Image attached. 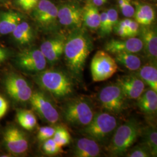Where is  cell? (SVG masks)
Returning a JSON list of instances; mask_svg holds the SVG:
<instances>
[{
  "instance_id": "obj_1",
  "label": "cell",
  "mask_w": 157,
  "mask_h": 157,
  "mask_svg": "<svg viewBox=\"0 0 157 157\" xmlns=\"http://www.w3.org/2000/svg\"><path fill=\"white\" fill-rule=\"evenodd\" d=\"M92 48V42L88 34L78 29L65 40L63 54L67 69L73 78L80 80Z\"/></svg>"
},
{
  "instance_id": "obj_2",
  "label": "cell",
  "mask_w": 157,
  "mask_h": 157,
  "mask_svg": "<svg viewBox=\"0 0 157 157\" xmlns=\"http://www.w3.org/2000/svg\"><path fill=\"white\" fill-rule=\"evenodd\" d=\"M34 80L41 89L49 93L58 100L67 99L74 93L72 76L62 70L44 69L36 73Z\"/></svg>"
},
{
  "instance_id": "obj_3",
  "label": "cell",
  "mask_w": 157,
  "mask_h": 157,
  "mask_svg": "<svg viewBox=\"0 0 157 157\" xmlns=\"http://www.w3.org/2000/svg\"><path fill=\"white\" fill-rule=\"evenodd\" d=\"M141 129L135 118H131L118 126L109 140L107 151L112 156L124 155L140 136Z\"/></svg>"
},
{
  "instance_id": "obj_4",
  "label": "cell",
  "mask_w": 157,
  "mask_h": 157,
  "mask_svg": "<svg viewBox=\"0 0 157 157\" xmlns=\"http://www.w3.org/2000/svg\"><path fill=\"white\" fill-rule=\"evenodd\" d=\"M63 118L67 124L73 127L84 128L95 115L93 102L85 96L68 100L63 107Z\"/></svg>"
},
{
  "instance_id": "obj_5",
  "label": "cell",
  "mask_w": 157,
  "mask_h": 157,
  "mask_svg": "<svg viewBox=\"0 0 157 157\" xmlns=\"http://www.w3.org/2000/svg\"><path fill=\"white\" fill-rule=\"evenodd\" d=\"M118 124L115 115L105 111L97 112L90 123L82 128L81 132L100 144H105L111 139Z\"/></svg>"
},
{
  "instance_id": "obj_6",
  "label": "cell",
  "mask_w": 157,
  "mask_h": 157,
  "mask_svg": "<svg viewBox=\"0 0 157 157\" xmlns=\"http://www.w3.org/2000/svg\"><path fill=\"white\" fill-rule=\"evenodd\" d=\"M126 98L117 83L103 87L98 94V100L105 112L119 114L126 108Z\"/></svg>"
},
{
  "instance_id": "obj_7",
  "label": "cell",
  "mask_w": 157,
  "mask_h": 157,
  "mask_svg": "<svg viewBox=\"0 0 157 157\" xmlns=\"http://www.w3.org/2000/svg\"><path fill=\"white\" fill-rule=\"evenodd\" d=\"M118 63L107 51L96 52L91 62V73L95 82H103L111 78L118 71Z\"/></svg>"
},
{
  "instance_id": "obj_8",
  "label": "cell",
  "mask_w": 157,
  "mask_h": 157,
  "mask_svg": "<svg viewBox=\"0 0 157 157\" xmlns=\"http://www.w3.org/2000/svg\"><path fill=\"white\" fill-rule=\"evenodd\" d=\"M29 101L34 111L43 121L51 124H54L59 121V112L52 101L44 92L34 91Z\"/></svg>"
},
{
  "instance_id": "obj_9",
  "label": "cell",
  "mask_w": 157,
  "mask_h": 157,
  "mask_svg": "<svg viewBox=\"0 0 157 157\" xmlns=\"http://www.w3.org/2000/svg\"><path fill=\"white\" fill-rule=\"evenodd\" d=\"M4 85L8 94L18 102L29 101L33 93L26 80L17 73L8 74L4 81Z\"/></svg>"
},
{
  "instance_id": "obj_10",
  "label": "cell",
  "mask_w": 157,
  "mask_h": 157,
  "mask_svg": "<svg viewBox=\"0 0 157 157\" xmlns=\"http://www.w3.org/2000/svg\"><path fill=\"white\" fill-rule=\"evenodd\" d=\"M17 67L30 73H37L44 71L47 67V60L40 49L23 51L17 58Z\"/></svg>"
},
{
  "instance_id": "obj_11",
  "label": "cell",
  "mask_w": 157,
  "mask_h": 157,
  "mask_svg": "<svg viewBox=\"0 0 157 157\" xmlns=\"http://www.w3.org/2000/svg\"><path fill=\"white\" fill-rule=\"evenodd\" d=\"M4 141L6 149L13 154H23L28 150V140L26 136L22 130L15 127L6 130Z\"/></svg>"
},
{
  "instance_id": "obj_12",
  "label": "cell",
  "mask_w": 157,
  "mask_h": 157,
  "mask_svg": "<svg viewBox=\"0 0 157 157\" xmlns=\"http://www.w3.org/2000/svg\"><path fill=\"white\" fill-rule=\"evenodd\" d=\"M58 19L66 27L79 29L83 23V10L75 4H66L58 8Z\"/></svg>"
},
{
  "instance_id": "obj_13",
  "label": "cell",
  "mask_w": 157,
  "mask_h": 157,
  "mask_svg": "<svg viewBox=\"0 0 157 157\" xmlns=\"http://www.w3.org/2000/svg\"><path fill=\"white\" fill-rule=\"evenodd\" d=\"M117 83L120 86L126 98L137 100L145 90L146 84L137 75H124L117 79Z\"/></svg>"
},
{
  "instance_id": "obj_14",
  "label": "cell",
  "mask_w": 157,
  "mask_h": 157,
  "mask_svg": "<svg viewBox=\"0 0 157 157\" xmlns=\"http://www.w3.org/2000/svg\"><path fill=\"white\" fill-rule=\"evenodd\" d=\"M104 49L113 54L119 52L136 54L143 50V43L140 39L136 37L124 40L112 39L105 44Z\"/></svg>"
},
{
  "instance_id": "obj_15",
  "label": "cell",
  "mask_w": 157,
  "mask_h": 157,
  "mask_svg": "<svg viewBox=\"0 0 157 157\" xmlns=\"http://www.w3.org/2000/svg\"><path fill=\"white\" fill-rule=\"evenodd\" d=\"M65 40L63 37H59L47 40L41 44L40 50L47 62L53 65L59 61L63 54Z\"/></svg>"
},
{
  "instance_id": "obj_16",
  "label": "cell",
  "mask_w": 157,
  "mask_h": 157,
  "mask_svg": "<svg viewBox=\"0 0 157 157\" xmlns=\"http://www.w3.org/2000/svg\"><path fill=\"white\" fill-rule=\"evenodd\" d=\"M34 17L43 26L54 23L58 18V8L49 0H40L35 7Z\"/></svg>"
},
{
  "instance_id": "obj_17",
  "label": "cell",
  "mask_w": 157,
  "mask_h": 157,
  "mask_svg": "<svg viewBox=\"0 0 157 157\" xmlns=\"http://www.w3.org/2000/svg\"><path fill=\"white\" fill-rule=\"evenodd\" d=\"M141 39L143 43V50L146 57L154 63H157V34L155 28L144 26L140 31Z\"/></svg>"
},
{
  "instance_id": "obj_18",
  "label": "cell",
  "mask_w": 157,
  "mask_h": 157,
  "mask_svg": "<svg viewBox=\"0 0 157 157\" xmlns=\"http://www.w3.org/2000/svg\"><path fill=\"white\" fill-rule=\"evenodd\" d=\"M100 143L90 137L80 138L75 140L73 155L76 157H96L101 154Z\"/></svg>"
},
{
  "instance_id": "obj_19",
  "label": "cell",
  "mask_w": 157,
  "mask_h": 157,
  "mask_svg": "<svg viewBox=\"0 0 157 157\" xmlns=\"http://www.w3.org/2000/svg\"><path fill=\"white\" fill-rule=\"evenodd\" d=\"M137 106L148 116H154L157 111V92L151 89L146 90L137 99Z\"/></svg>"
},
{
  "instance_id": "obj_20",
  "label": "cell",
  "mask_w": 157,
  "mask_h": 157,
  "mask_svg": "<svg viewBox=\"0 0 157 157\" xmlns=\"http://www.w3.org/2000/svg\"><path fill=\"white\" fill-rule=\"evenodd\" d=\"M135 21L143 26H150L155 20V12L151 6L134 2Z\"/></svg>"
},
{
  "instance_id": "obj_21",
  "label": "cell",
  "mask_w": 157,
  "mask_h": 157,
  "mask_svg": "<svg viewBox=\"0 0 157 157\" xmlns=\"http://www.w3.org/2000/svg\"><path fill=\"white\" fill-rule=\"evenodd\" d=\"M82 10L83 23L91 30H97L100 23V13L97 6L90 2L86 4Z\"/></svg>"
},
{
  "instance_id": "obj_22",
  "label": "cell",
  "mask_w": 157,
  "mask_h": 157,
  "mask_svg": "<svg viewBox=\"0 0 157 157\" xmlns=\"http://www.w3.org/2000/svg\"><path fill=\"white\" fill-rule=\"evenodd\" d=\"M157 63L151 62L141 67L137 71V76L150 87V89L157 92Z\"/></svg>"
},
{
  "instance_id": "obj_23",
  "label": "cell",
  "mask_w": 157,
  "mask_h": 157,
  "mask_svg": "<svg viewBox=\"0 0 157 157\" xmlns=\"http://www.w3.org/2000/svg\"><path fill=\"white\" fill-rule=\"evenodd\" d=\"M114 59L119 63L131 71H137L141 67L140 58L134 53L119 52L114 54Z\"/></svg>"
},
{
  "instance_id": "obj_24",
  "label": "cell",
  "mask_w": 157,
  "mask_h": 157,
  "mask_svg": "<svg viewBox=\"0 0 157 157\" xmlns=\"http://www.w3.org/2000/svg\"><path fill=\"white\" fill-rule=\"evenodd\" d=\"M20 22V17L17 13L8 12L4 13L0 20V34L6 35L12 33Z\"/></svg>"
},
{
  "instance_id": "obj_25",
  "label": "cell",
  "mask_w": 157,
  "mask_h": 157,
  "mask_svg": "<svg viewBox=\"0 0 157 157\" xmlns=\"http://www.w3.org/2000/svg\"><path fill=\"white\" fill-rule=\"evenodd\" d=\"M12 33L15 39L21 44H29L33 39L32 29L26 22L19 23Z\"/></svg>"
},
{
  "instance_id": "obj_26",
  "label": "cell",
  "mask_w": 157,
  "mask_h": 157,
  "mask_svg": "<svg viewBox=\"0 0 157 157\" xmlns=\"http://www.w3.org/2000/svg\"><path fill=\"white\" fill-rule=\"evenodd\" d=\"M140 136L143 137V143L148 146L151 152L152 157H157V132L156 129L151 126L142 128Z\"/></svg>"
},
{
  "instance_id": "obj_27",
  "label": "cell",
  "mask_w": 157,
  "mask_h": 157,
  "mask_svg": "<svg viewBox=\"0 0 157 157\" xmlns=\"http://www.w3.org/2000/svg\"><path fill=\"white\" fill-rule=\"evenodd\" d=\"M17 122L23 129L32 130L37 124V118L32 111L28 109H19L17 111Z\"/></svg>"
},
{
  "instance_id": "obj_28",
  "label": "cell",
  "mask_w": 157,
  "mask_h": 157,
  "mask_svg": "<svg viewBox=\"0 0 157 157\" xmlns=\"http://www.w3.org/2000/svg\"><path fill=\"white\" fill-rule=\"evenodd\" d=\"M52 139L58 146L62 147L67 146L70 143L71 137L66 128L62 126H58L56 128V131L52 137Z\"/></svg>"
},
{
  "instance_id": "obj_29",
  "label": "cell",
  "mask_w": 157,
  "mask_h": 157,
  "mask_svg": "<svg viewBox=\"0 0 157 157\" xmlns=\"http://www.w3.org/2000/svg\"><path fill=\"white\" fill-rule=\"evenodd\" d=\"M126 154V156L128 157H152L151 152L148 146L144 143L134 146L132 148L130 147Z\"/></svg>"
},
{
  "instance_id": "obj_30",
  "label": "cell",
  "mask_w": 157,
  "mask_h": 157,
  "mask_svg": "<svg viewBox=\"0 0 157 157\" xmlns=\"http://www.w3.org/2000/svg\"><path fill=\"white\" fill-rule=\"evenodd\" d=\"M43 143V150L47 155H54L63 152L62 147L58 146L52 138L44 141Z\"/></svg>"
},
{
  "instance_id": "obj_31",
  "label": "cell",
  "mask_w": 157,
  "mask_h": 157,
  "mask_svg": "<svg viewBox=\"0 0 157 157\" xmlns=\"http://www.w3.org/2000/svg\"><path fill=\"white\" fill-rule=\"evenodd\" d=\"M107 12L108 15V22L106 36H108L112 32L113 29L118 23V13L116 10H115L114 8L109 9V10H108Z\"/></svg>"
},
{
  "instance_id": "obj_32",
  "label": "cell",
  "mask_w": 157,
  "mask_h": 157,
  "mask_svg": "<svg viewBox=\"0 0 157 157\" xmlns=\"http://www.w3.org/2000/svg\"><path fill=\"white\" fill-rule=\"evenodd\" d=\"M56 131V128L51 126H42L40 128L37 133V139L41 142H44L52 138Z\"/></svg>"
},
{
  "instance_id": "obj_33",
  "label": "cell",
  "mask_w": 157,
  "mask_h": 157,
  "mask_svg": "<svg viewBox=\"0 0 157 157\" xmlns=\"http://www.w3.org/2000/svg\"><path fill=\"white\" fill-rule=\"evenodd\" d=\"M123 15L126 17H133L135 13V8L131 4L130 0H126L121 8Z\"/></svg>"
},
{
  "instance_id": "obj_34",
  "label": "cell",
  "mask_w": 157,
  "mask_h": 157,
  "mask_svg": "<svg viewBox=\"0 0 157 157\" xmlns=\"http://www.w3.org/2000/svg\"><path fill=\"white\" fill-rule=\"evenodd\" d=\"M139 24L135 21H132L130 23L128 29V37H135L136 36L138 35L139 33Z\"/></svg>"
},
{
  "instance_id": "obj_35",
  "label": "cell",
  "mask_w": 157,
  "mask_h": 157,
  "mask_svg": "<svg viewBox=\"0 0 157 157\" xmlns=\"http://www.w3.org/2000/svg\"><path fill=\"white\" fill-rule=\"evenodd\" d=\"M113 29H115L116 33L118 34L119 37L122 38H126V37L128 38V29L120 25L117 23Z\"/></svg>"
},
{
  "instance_id": "obj_36",
  "label": "cell",
  "mask_w": 157,
  "mask_h": 157,
  "mask_svg": "<svg viewBox=\"0 0 157 157\" xmlns=\"http://www.w3.org/2000/svg\"><path fill=\"white\" fill-rule=\"evenodd\" d=\"M8 104L6 99L0 95V119L2 118L7 112Z\"/></svg>"
},
{
  "instance_id": "obj_37",
  "label": "cell",
  "mask_w": 157,
  "mask_h": 157,
  "mask_svg": "<svg viewBox=\"0 0 157 157\" xmlns=\"http://www.w3.org/2000/svg\"><path fill=\"white\" fill-rule=\"evenodd\" d=\"M39 0H26V5L25 10H30L32 8H34L38 4Z\"/></svg>"
},
{
  "instance_id": "obj_38",
  "label": "cell",
  "mask_w": 157,
  "mask_h": 157,
  "mask_svg": "<svg viewBox=\"0 0 157 157\" xmlns=\"http://www.w3.org/2000/svg\"><path fill=\"white\" fill-rule=\"evenodd\" d=\"M7 56L8 54L6 50L0 47V64L5 61Z\"/></svg>"
},
{
  "instance_id": "obj_39",
  "label": "cell",
  "mask_w": 157,
  "mask_h": 157,
  "mask_svg": "<svg viewBox=\"0 0 157 157\" xmlns=\"http://www.w3.org/2000/svg\"><path fill=\"white\" fill-rule=\"evenodd\" d=\"M108 1V0H91V3L96 6H102L104 4H105Z\"/></svg>"
},
{
  "instance_id": "obj_40",
  "label": "cell",
  "mask_w": 157,
  "mask_h": 157,
  "mask_svg": "<svg viewBox=\"0 0 157 157\" xmlns=\"http://www.w3.org/2000/svg\"><path fill=\"white\" fill-rule=\"evenodd\" d=\"M17 1L19 6H22L23 9H25V5H26V0H17Z\"/></svg>"
},
{
  "instance_id": "obj_41",
  "label": "cell",
  "mask_w": 157,
  "mask_h": 157,
  "mask_svg": "<svg viewBox=\"0 0 157 157\" xmlns=\"http://www.w3.org/2000/svg\"><path fill=\"white\" fill-rule=\"evenodd\" d=\"M126 1V0H118V4H119V6L120 8H121L122 6H124V2H125Z\"/></svg>"
}]
</instances>
